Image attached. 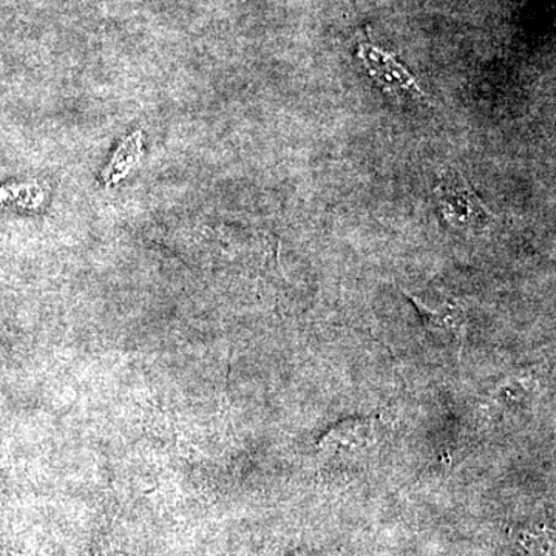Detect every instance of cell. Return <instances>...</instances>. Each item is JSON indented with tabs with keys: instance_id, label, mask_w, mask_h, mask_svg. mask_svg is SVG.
Masks as SVG:
<instances>
[{
	"instance_id": "1",
	"label": "cell",
	"mask_w": 556,
	"mask_h": 556,
	"mask_svg": "<svg viewBox=\"0 0 556 556\" xmlns=\"http://www.w3.org/2000/svg\"><path fill=\"white\" fill-rule=\"evenodd\" d=\"M441 200L442 214L459 229H485L492 214L475 195L473 190L455 170L444 175L437 190Z\"/></svg>"
},
{
	"instance_id": "6",
	"label": "cell",
	"mask_w": 556,
	"mask_h": 556,
	"mask_svg": "<svg viewBox=\"0 0 556 556\" xmlns=\"http://www.w3.org/2000/svg\"><path fill=\"white\" fill-rule=\"evenodd\" d=\"M515 540L529 554L538 556L554 555V538L546 529H521L515 532Z\"/></svg>"
},
{
	"instance_id": "5",
	"label": "cell",
	"mask_w": 556,
	"mask_h": 556,
	"mask_svg": "<svg viewBox=\"0 0 556 556\" xmlns=\"http://www.w3.org/2000/svg\"><path fill=\"white\" fill-rule=\"evenodd\" d=\"M142 155V131H135L129 138L124 139L123 144L116 150L112 161L104 170H102L101 178L104 179L105 185H116L119 179L129 174L131 167L137 166L139 159Z\"/></svg>"
},
{
	"instance_id": "3",
	"label": "cell",
	"mask_w": 556,
	"mask_h": 556,
	"mask_svg": "<svg viewBox=\"0 0 556 556\" xmlns=\"http://www.w3.org/2000/svg\"><path fill=\"white\" fill-rule=\"evenodd\" d=\"M404 294L416 306L417 313L422 317L424 325H426L428 331L450 336V338L455 339L459 343V348L463 350L468 324L467 313L463 306L455 305V303H445V305L439 306L438 309H431L424 305L419 299H416L415 295L405 291V289Z\"/></svg>"
},
{
	"instance_id": "2",
	"label": "cell",
	"mask_w": 556,
	"mask_h": 556,
	"mask_svg": "<svg viewBox=\"0 0 556 556\" xmlns=\"http://www.w3.org/2000/svg\"><path fill=\"white\" fill-rule=\"evenodd\" d=\"M357 56L368 70L369 76L391 97L397 98V100H401L404 94L426 98V93L420 89L415 76L397 61L394 54L362 39L358 43Z\"/></svg>"
},
{
	"instance_id": "4",
	"label": "cell",
	"mask_w": 556,
	"mask_h": 556,
	"mask_svg": "<svg viewBox=\"0 0 556 556\" xmlns=\"http://www.w3.org/2000/svg\"><path fill=\"white\" fill-rule=\"evenodd\" d=\"M375 441L371 419H346L327 431L318 447L332 453H356L369 447Z\"/></svg>"
}]
</instances>
